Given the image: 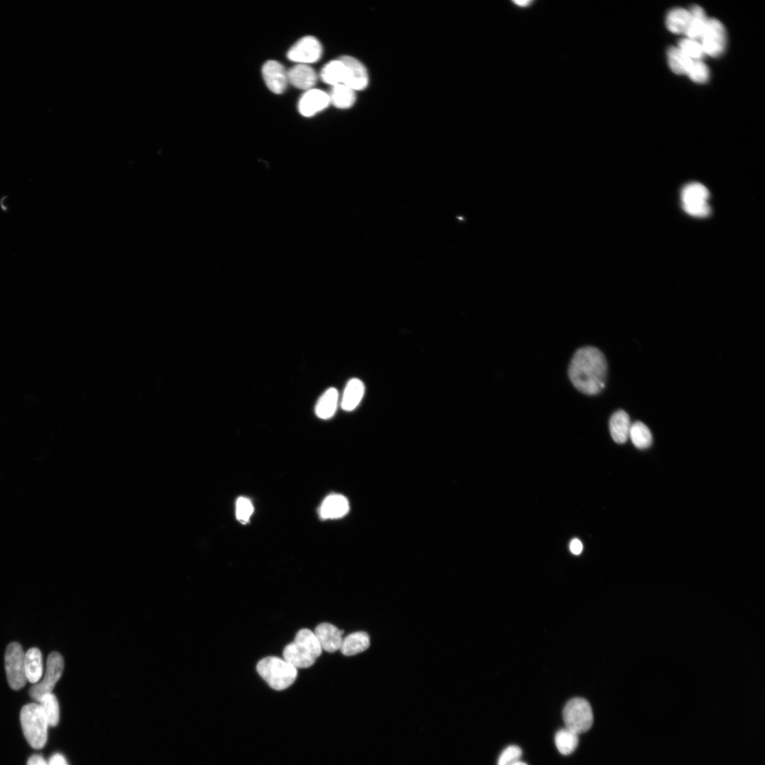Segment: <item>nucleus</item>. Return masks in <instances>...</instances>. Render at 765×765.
Masks as SVG:
<instances>
[{
	"instance_id": "obj_29",
	"label": "nucleus",
	"mask_w": 765,
	"mask_h": 765,
	"mask_svg": "<svg viewBox=\"0 0 765 765\" xmlns=\"http://www.w3.org/2000/svg\"><path fill=\"white\" fill-rule=\"evenodd\" d=\"M555 742L562 754L570 755L578 746V734L568 728L560 730L556 735Z\"/></svg>"
},
{
	"instance_id": "obj_13",
	"label": "nucleus",
	"mask_w": 765,
	"mask_h": 765,
	"mask_svg": "<svg viewBox=\"0 0 765 765\" xmlns=\"http://www.w3.org/2000/svg\"><path fill=\"white\" fill-rule=\"evenodd\" d=\"M330 103L328 94L320 90L311 89L301 98L299 111L304 117H310L326 109Z\"/></svg>"
},
{
	"instance_id": "obj_25",
	"label": "nucleus",
	"mask_w": 765,
	"mask_h": 765,
	"mask_svg": "<svg viewBox=\"0 0 765 765\" xmlns=\"http://www.w3.org/2000/svg\"><path fill=\"white\" fill-rule=\"evenodd\" d=\"M668 60L670 69L677 74H688L695 61L683 54L677 47L669 48Z\"/></svg>"
},
{
	"instance_id": "obj_5",
	"label": "nucleus",
	"mask_w": 765,
	"mask_h": 765,
	"mask_svg": "<svg viewBox=\"0 0 765 765\" xmlns=\"http://www.w3.org/2000/svg\"><path fill=\"white\" fill-rule=\"evenodd\" d=\"M563 717L566 728L577 734L589 731L594 721L590 703L583 698H574L564 707Z\"/></svg>"
},
{
	"instance_id": "obj_2",
	"label": "nucleus",
	"mask_w": 765,
	"mask_h": 765,
	"mask_svg": "<svg viewBox=\"0 0 765 765\" xmlns=\"http://www.w3.org/2000/svg\"><path fill=\"white\" fill-rule=\"evenodd\" d=\"M322 652L314 632L303 628L297 633L295 642L285 647L283 656L286 662L296 668L304 669L314 665Z\"/></svg>"
},
{
	"instance_id": "obj_22",
	"label": "nucleus",
	"mask_w": 765,
	"mask_h": 765,
	"mask_svg": "<svg viewBox=\"0 0 765 765\" xmlns=\"http://www.w3.org/2000/svg\"><path fill=\"white\" fill-rule=\"evenodd\" d=\"M690 12L691 20L685 34L688 39L696 41L699 39L701 40L706 30L708 19L706 17L703 8L699 6H693Z\"/></svg>"
},
{
	"instance_id": "obj_36",
	"label": "nucleus",
	"mask_w": 765,
	"mask_h": 765,
	"mask_svg": "<svg viewBox=\"0 0 765 765\" xmlns=\"http://www.w3.org/2000/svg\"><path fill=\"white\" fill-rule=\"evenodd\" d=\"M28 765H48V762L40 755H34L28 760Z\"/></svg>"
},
{
	"instance_id": "obj_30",
	"label": "nucleus",
	"mask_w": 765,
	"mask_h": 765,
	"mask_svg": "<svg viewBox=\"0 0 765 765\" xmlns=\"http://www.w3.org/2000/svg\"><path fill=\"white\" fill-rule=\"evenodd\" d=\"M677 48L693 61H701L705 55L701 43L696 40L688 38L682 39Z\"/></svg>"
},
{
	"instance_id": "obj_34",
	"label": "nucleus",
	"mask_w": 765,
	"mask_h": 765,
	"mask_svg": "<svg viewBox=\"0 0 765 765\" xmlns=\"http://www.w3.org/2000/svg\"><path fill=\"white\" fill-rule=\"evenodd\" d=\"M583 549V544L579 539H575L571 541L570 544V550L571 553L574 554V555H579V554L582 553Z\"/></svg>"
},
{
	"instance_id": "obj_19",
	"label": "nucleus",
	"mask_w": 765,
	"mask_h": 765,
	"mask_svg": "<svg viewBox=\"0 0 765 765\" xmlns=\"http://www.w3.org/2000/svg\"><path fill=\"white\" fill-rule=\"evenodd\" d=\"M630 421L624 410L614 413L610 421V430L613 439L618 444H624L629 438Z\"/></svg>"
},
{
	"instance_id": "obj_18",
	"label": "nucleus",
	"mask_w": 765,
	"mask_h": 765,
	"mask_svg": "<svg viewBox=\"0 0 765 765\" xmlns=\"http://www.w3.org/2000/svg\"><path fill=\"white\" fill-rule=\"evenodd\" d=\"M25 671L28 681L32 684L38 683L43 673V657L41 652L32 648L25 653Z\"/></svg>"
},
{
	"instance_id": "obj_14",
	"label": "nucleus",
	"mask_w": 765,
	"mask_h": 765,
	"mask_svg": "<svg viewBox=\"0 0 765 765\" xmlns=\"http://www.w3.org/2000/svg\"><path fill=\"white\" fill-rule=\"evenodd\" d=\"M314 634L323 650L334 653L341 648L344 630L329 623H322L315 628Z\"/></svg>"
},
{
	"instance_id": "obj_11",
	"label": "nucleus",
	"mask_w": 765,
	"mask_h": 765,
	"mask_svg": "<svg viewBox=\"0 0 765 765\" xmlns=\"http://www.w3.org/2000/svg\"><path fill=\"white\" fill-rule=\"evenodd\" d=\"M339 60L345 66V78L343 84L355 91L366 89L368 84V75L364 66L351 57H342Z\"/></svg>"
},
{
	"instance_id": "obj_12",
	"label": "nucleus",
	"mask_w": 765,
	"mask_h": 765,
	"mask_svg": "<svg viewBox=\"0 0 765 765\" xmlns=\"http://www.w3.org/2000/svg\"><path fill=\"white\" fill-rule=\"evenodd\" d=\"M262 76L268 88L275 94L284 93L288 84V74L279 62L270 61L262 67Z\"/></svg>"
},
{
	"instance_id": "obj_33",
	"label": "nucleus",
	"mask_w": 765,
	"mask_h": 765,
	"mask_svg": "<svg viewBox=\"0 0 765 765\" xmlns=\"http://www.w3.org/2000/svg\"><path fill=\"white\" fill-rule=\"evenodd\" d=\"M521 755L520 748L516 746H509L500 755L497 765H514L520 761Z\"/></svg>"
},
{
	"instance_id": "obj_21",
	"label": "nucleus",
	"mask_w": 765,
	"mask_h": 765,
	"mask_svg": "<svg viewBox=\"0 0 765 765\" xmlns=\"http://www.w3.org/2000/svg\"><path fill=\"white\" fill-rule=\"evenodd\" d=\"M338 401V390L335 388H328L316 404L315 409L316 415L323 419L331 418L337 410Z\"/></svg>"
},
{
	"instance_id": "obj_20",
	"label": "nucleus",
	"mask_w": 765,
	"mask_h": 765,
	"mask_svg": "<svg viewBox=\"0 0 765 765\" xmlns=\"http://www.w3.org/2000/svg\"><path fill=\"white\" fill-rule=\"evenodd\" d=\"M370 646V638L367 633H353L343 639L340 652L346 656H352L366 650Z\"/></svg>"
},
{
	"instance_id": "obj_37",
	"label": "nucleus",
	"mask_w": 765,
	"mask_h": 765,
	"mask_svg": "<svg viewBox=\"0 0 765 765\" xmlns=\"http://www.w3.org/2000/svg\"><path fill=\"white\" fill-rule=\"evenodd\" d=\"M513 3H514L517 7H519V8H527L529 6H532V5L534 4V2H532V1H527V2H526V1H522V2L513 1Z\"/></svg>"
},
{
	"instance_id": "obj_15",
	"label": "nucleus",
	"mask_w": 765,
	"mask_h": 765,
	"mask_svg": "<svg viewBox=\"0 0 765 765\" xmlns=\"http://www.w3.org/2000/svg\"><path fill=\"white\" fill-rule=\"evenodd\" d=\"M288 83L304 90H311L318 81V75L308 65L298 64L287 71Z\"/></svg>"
},
{
	"instance_id": "obj_24",
	"label": "nucleus",
	"mask_w": 765,
	"mask_h": 765,
	"mask_svg": "<svg viewBox=\"0 0 765 765\" xmlns=\"http://www.w3.org/2000/svg\"><path fill=\"white\" fill-rule=\"evenodd\" d=\"M691 20V12L682 8L671 10L666 18L668 30L673 34H682L687 31Z\"/></svg>"
},
{
	"instance_id": "obj_9",
	"label": "nucleus",
	"mask_w": 765,
	"mask_h": 765,
	"mask_svg": "<svg viewBox=\"0 0 765 765\" xmlns=\"http://www.w3.org/2000/svg\"><path fill=\"white\" fill-rule=\"evenodd\" d=\"M701 40L705 54L714 58L721 56L726 46V32L723 23L716 19H708Z\"/></svg>"
},
{
	"instance_id": "obj_16",
	"label": "nucleus",
	"mask_w": 765,
	"mask_h": 765,
	"mask_svg": "<svg viewBox=\"0 0 765 765\" xmlns=\"http://www.w3.org/2000/svg\"><path fill=\"white\" fill-rule=\"evenodd\" d=\"M350 510L348 499L341 495L334 494L327 497L320 508V515L324 519H336L346 516Z\"/></svg>"
},
{
	"instance_id": "obj_31",
	"label": "nucleus",
	"mask_w": 765,
	"mask_h": 765,
	"mask_svg": "<svg viewBox=\"0 0 765 765\" xmlns=\"http://www.w3.org/2000/svg\"><path fill=\"white\" fill-rule=\"evenodd\" d=\"M253 512L254 508L249 499L246 497L237 499L236 503V517L237 520L242 524L248 523Z\"/></svg>"
},
{
	"instance_id": "obj_1",
	"label": "nucleus",
	"mask_w": 765,
	"mask_h": 765,
	"mask_svg": "<svg viewBox=\"0 0 765 765\" xmlns=\"http://www.w3.org/2000/svg\"><path fill=\"white\" fill-rule=\"evenodd\" d=\"M608 364L598 349L586 347L577 350L570 366L569 377L573 386L584 394L594 395L605 386Z\"/></svg>"
},
{
	"instance_id": "obj_7",
	"label": "nucleus",
	"mask_w": 765,
	"mask_h": 765,
	"mask_svg": "<svg viewBox=\"0 0 765 765\" xmlns=\"http://www.w3.org/2000/svg\"><path fill=\"white\" fill-rule=\"evenodd\" d=\"M6 670L10 688L19 691L28 682L25 671V653L21 646L16 642L10 644L6 653Z\"/></svg>"
},
{
	"instance_id": "obj_23",
	"label": "nucleus",
	"mask_w": 765,
	"mask_h": 765,
	"mask_svg": "<svg viewBox=\"0 0 765 765\" xmlns=\"http://www.w3.org/2000/svg\"><path fill=\"white\" fill-rule=\"evenodd\" d=\"M330 103L338 109H349L356 101L355 91L344 84L332 87Z\"/></svg>"
},
{
	"instance_id": "obj_28",
	"label": "nucleus",
	"mask_w": 765,
	"mask_h": 765,
	"mask_svg": "<svg viewBox=\"0 0 765 765\" xmlns=\"http://www.w3.org/2000/svg\"><path fill=\"white\" fill-rule=\"evenodd\" d=\"M629 438L632 443L639 450H646L651 446L653 442V435L650 430L642 421H637V423L631 425Z\"/></svg>"
},
{
	"instance_id": "obj_32",
	"label": "nucleus",
	"mask_w": 765,
	"mask_h": 765,
	"mask_svg": "<svg viewBox=\"0 0 765 765\" xmlns=\"http://www.w3.org/2000/svg\"><path fill=\"white\" fill-rule=\"evenodd\" d=\"M688 74L693 82L702 84L708 80L709 70L701 61H695Z\"/></svg>"
},
{
	"instance_id": "obj_4",
	"label": "nucleus",
	"mask_w": 765,
	"mask_h": 765,
	"mask_svg": "<svg viewBox=\"0 0 765 765\" xmlns=\"http://www.w3.org/2000/svg\"><path fill=\"white\" fill-rule=\"evenodd\" d=\"M20 721L26 741L34 749L43 748L48 739V723L39 704L25 705L20 714Z\"/></svg>"
},
{
	"instance_id": "obj_38",
	"label": "nucleus",
	"mask_w": 765,
	"mask_h": 765,
	"mask_svg": "<svg viewBox=\"0 0 765 765\" xmlns=\"http://www.w3.org/2000/svg\"><path fill=\"white\" fill-rule=\"evenodd\" d=\"M514 765H527V764L526 763L523 762L519 761V762H517L516 764H515Z\"/></svg>"
},
{
	"instance_id": "obj_6",
	"label": "nucleus",
	"mask_w": 765,
	"mask_h": 765,
	"mask_svg": "<svg viewBox=\"0 0 765 765\" xmlns=\"http://www.w3.org/2000/svg\"><path fill=\"white\" fill-rule=\"evenodd\" d=\"M64 669V659L58 652L51 653L47 659L46 669L41 682L35 684L30 689V695L39 702L46 695L52 693L57 683L61 679Z\"/></svg>"
},
{
	"instance_id": "obj_10",
	"label": "nucleus",
	"mask_w": 765,
	"mask_h": 765,
	"mask_svg": "<svg viewBox=\"0 0 765 765\" xmlns=\"http://www.w3.org/2000/svg\"><path fill=\"white\" fill-rule=\"evenodd\" d=\"M323 48L320 41L313 37H306L297 42L288 52L290 61L307 65L320 60Z\"/></svg>"
},
{
	"instance_id": "obj_8",
	"label": "nucleus",
	"mask_w": 765,
	"mask_h": 765,
	"mask_svg": "<svg viewBox=\"0 0 765 765\" xmlns=\"http://www.w3.org/2000/svg\"><path fill=\"white\" fill-rule=\"evenodd\" d=\"M708 198V190L700 183H689L682 191L683 208L693 217H706L710 215L711 208L707 203Z\"/></svg>"
},
{
	"instance_id": "obj_17",
	"label": "nucleus",
	"mask_w": 765,
	"mask_h": 765,
	"mask_svg": "<svg viewBox=\"0 0 765 765\" xmlns=\"http://www.w3.org/2000/svg\"><path fill=\"white\" fill-rule=\"evenodd\" d=\"M365 393L364 383L358 379H351L347 384L341 401V408L351 412L360 404Z\"/></svg>"
},
{
	"instance_id": "obj_27",
	"label": "nucleus",
	"mask_w": 765,
	"mask_h": 765,
	"mask_svg": "<svg viewBox=\"0 0 765 765\" xmlns=\"http://www.w3.org/2000/svg\"><path fill=\"white\" fill-rule=\"evenodd\" d=\"M321 77L325 83L332 87L343 84L345 78L344 64L339 59L328 63L322 69Z\"/></svg>"
},
{
	"instance_id": "obj_26",
	"label": "nucleus",
	"mask_w": 765,
	"mask_h": 765,
	"mask_svg": "<svg viewBox=\"0 0 765 765\" xmlns=\"http://www.w3.org/2000/svg\"><path fill=\"white\" fill-rule=\"evenodd\" d=\"M40 705L49 726H57L60 721L59 703L54 694L44 695L38 702Z\"/></svg>"
},
{
	"instance_id": "obj_35",
	"label": "nucleus",
	"mask_w": 765,
	"mask_h": 765,
	"mask_svg": "<svg viewBox=\"0 0 765 765\" xmlns=\"http://www.w3.org/2000/svg\"><path fill=\"white\" fill-rule=\"evenodd\" d=\"M48 765H69L65 757L61 754H55L49 759Z\"/></svg>"
},
{
	"instance_id": "obj_3",
	"label": "nucleus",
	"mask_w": 765,
	"mask_h": 765,
	"mask_svg": "<svg viewBox=\"0 0 765 765\" xmlns=\"http://www.w3.org/2000/svg\"><path fill=\"white\" fill-rule=\"evenodd\" d=\"M257 671L261 677L277 691H284L296 681L298 670L284 659L277 657H267L261 659L257 665Z\"/></svg>"
}]
</instances>
